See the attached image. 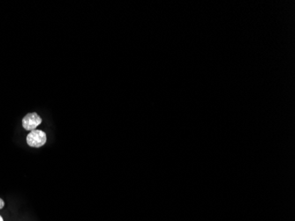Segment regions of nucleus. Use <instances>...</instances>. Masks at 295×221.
Here are the masks:
<instances>
[{
  "label": "nucleus",
  "mask_w": 295,
  "mask_h": 221,
  "mask_svg": "<svg viewBox=\"0 0 295 221\" xmlns=\"http://www.w3.org/2000/svg\"><path fill=\"white\" fill-rule=\"evenodd\" d=\"M27 144L31 148H41L47 143V135L42 129L30 131L26 136Z\"/></svg>",
  "instance_id": "1"
},
{
  "label": "nucleus",
  "mask_w": 295,
  "mask_h": 221,
  "mask_svg": "<svg viewBox=\"0 0 295 221\" xmlns=\"http://www.w3.org/2000/svg\"><path fill=\"white\" fill-rule=\"evenodd\" d=\"M43 122L41 117L38 115L37 113H28L27 115L24 116L22 121V125L23 128L26 130V131H32L37 129L38 126L41 125Z\"/></svg>",
  "instance_id": "2"
},
{
  "label": "nucleus",
  "mask_w": 295,
  "mask_h": 221,
  "mask_svg": "<svg viewBox=\"0 0 295 221\" xmlns=\"http://www.w3.org/2000/svg\"><path fill=\"white\" fill-rule=\"evenodd\" d=\"M5 207H6V202L4 199L0 197V210H4Z\"/></svg>",
  "instance_id": "3"
},
{
  "label": "nucleus",
  "mask_w": 295,
  "mask_h": 221,
  "mask_svg": "<svg viewBox=\"0 0 295 221\" xmlns=\"http://www.w3.org/2000/svg\"><path fill=\"white\" fill-rule=\"evenodd\" d=\"M0 221H6L5 220V217H3V215L0 214Z\"/></svg>",
  "instance_id": "4"
}]
</instances>
